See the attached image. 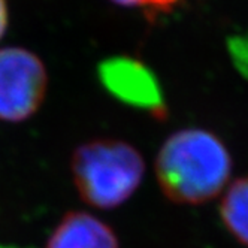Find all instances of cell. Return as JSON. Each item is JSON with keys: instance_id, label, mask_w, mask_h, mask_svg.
Here are the masks:
<instances>
[{"instance_id": "cell-1", "label": "cell", "mask_w": 248, "mask_h": 248, "mask_svg": "<svg viewBox=\"0 0 248 248\" xmlns=\"http://www.w3.org/2000/svg\"><path fill=\"white\" fill-rule=\"evenodd\" d=\"M232 172L233 158L226 144L202 127L170 133L154 160L158 187L178 205L198 206L221 196Z\"/></svg>"}, {"instance_id": "cell-2", "label": "cell", "mask_w": 248, "mask_h": 248, "mask_svg": "<svg viewBox=\"0 0 248 248\" xmlns=\"http://www.w3.org/2000/svg\"><path fill=\"white\" fill-rule=\"evenodd\" d=\"M147 173L145 158L123 139L99 138L82 142L70 157V175L84 203L112 211L130 201Z\"/></svg>"}, {"instance_id": "cell-3", "label": "cell", "mask_w": 248, "mask_h": 248, "mask_svg": "<svg viewBox=\"0 0 248 248\" xmlns=\"http://www.w3.org/2000/svg\"><path fill=\"white\" fill-rule=\"evenodd\" d=\"M48 88L44 62L21 46L0 48V121L23 123L39 111Z\"/></svg>"}, {"instance_id": "cell-4", "label": "cell", "mask_w": 248, "mask_h": 248, "mask_svg": "<svg viewBox=\"0 0 248 248\" xmlns=\"http://www.w3.org/2000/svg\"><path fill=\"white\" fill-rule=\"evenodd\" d=\"M45 248H121L114 229L87 211H69L60 218Z\"/></svg>"}, {"instance_id": "cell-5", "label": "cell", "mask_w": 248, "mask_h": 248, "mask_svg": "<svg viewBox=\"0 0 248 248\" xmlns=\"http://www.w3.org/2000/svg\"><path fill=\"white\" fill-rule=\"evenodd\" d=\"M102 82L118 96L139 103L153 105L158 100V87L151 70L130 57H114L99 67Z\"/></svg>"}, {"instance_id": "cell-6", "label": "cell", "mask_w": 248, "mask_h": 248, "mask_svg": "<svg viewBox=\"0 0 248 248\" xmlns=\"http://www.w3.org/2000/svg\"><path fill=\"white\" fill-rule=\"evenodd\" d=\"M218 214L232 238L248 248V175L230 181L221 194Z\"/></svg>"}, {"instance_id": "cell-7", "label": "cell", "mask_w": 248, "mask_h": 248, "mask_svg": "<svg viewBox=\"0 0 248 248\" xmlns=\"http://www.w3.org/2000/svg\"><path fill=\"white\" fill-rule=\"evenodd\" d=\"M230 52L235 59L236 66L242 67L245 72H248V34L242 38L233 39L230 42Z\"/></svg>"}, {"instance_id": "cell-8", "label": "cell", "mask_w": 248, "mask_h": 248, "mask_svg": "<svg viewBox=\"0 0 248 248\" xmlns=\"http://www.w3.org/2000/svg\"><path fill=\"white\" fill-rule=\"evenodd\" d=\"M176 3L178 0H140V8L150 9L151 12H166Z\"/></svg>"}, {"instance_id": "cell-9", "label": "cell", "mask_w": 248, "mask_h": 248, "mask_svg": "<svg viewBox=\"0 0 248 248\" xmlns=\"http://www.w3.org/2000/svg\"><path fill=\"white\" fill-rule=\"evenodd\" d=\"M9 24V9L6 0H0V39L5 36Z\"/></svg>"}, {"instance_id": "cell-10", "label": "cell", "mask_w": 248, "mask_h": 248, "mask_svg": "<svg viewBox=\"0 0 248 248\" xmlns=\"http://www.w3.org/2000/svg\"><path fill=\"white\" fill-rule=\"evenodd\" d=\"M112 3L118 6H126V8H140V0H111Z\"/></svg>"}]
</instances>
